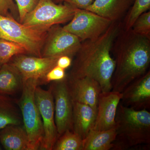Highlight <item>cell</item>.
Here are the masks:
<instances>
[{"mask_svg": "<svg viewBox=\"0 0 150 150\" xmlns=\"http://www.w3.org/2000/svg\"><path fill=\"white\" fill-rule=\"evenodd\" d=\"M97 111L89 105L74 102L73 131L84 139L93 128Z\"/></svg>", "mask_w": 150, "mask_h": 150, "instance_id": "2e32d148", "label": "cell"}, {"mask_svg": "<svg viewBox=\"0 0 150 150\" xmlns=\"http://www.w3.org/2000/svg\"><path fill=\"white\" fill-rule=\"evenodd\" d=\"M95 0H64L67 3L76 8L86 9L92 4Z\"/></svg>", "mask_w": 150, "mask_h": 150, "instance_id": "83f0119b", "label": "cell"}, {"mask_svg": "<svg viewBox=\"0 0 150 150\" xmlns=\"http://www.w3.org/2000/svg\"><path fill=\"white\" fill-rule=\"evenodd\" d=\"M116 136L112 150H126L150 145V112L118 105L115 118Z\"/></svg>", "mask_w": 150, "mask_h": 150, "instance_id": "3957f363", "label": "cell"}, {"mask_svg": "<svg viewBox=\"0 0 150 150\" xmlns=\"http://www.w3.org/2000/svg\"><path fill=\"white\" fill-rule=\"evenodd\" d=\"M1 150V146H0V150Z\"/></svg>", "mask_w": 150, "mask_h": 150, "instance_id": "4dcf8cb0", "label": "cell"}, {"mask_svg": "<svg viewBox=\"0 0 150 150\" xmlns=\"http://www.w3.org/2000/svg\"><path fill=\"white\" fill-rule=\"evenodd\" d=\"M0 130V142L6 150H31L26 131L20 125H10Z\"/></svg>", "mask_w": 150, "mask_h": 150, "instance_id": "e0dca14e", "label": "cell"}, {"mask_svg": "<svg viewBox=\"0 0 150 150\" xmlns=\"http://www.w3.org/2000/svg\"><path fill=\"white\" fill-rule=\"evenodd\" d=\"M131 30L135 33L150 39V11L146 12L137 19Z\"/></svg>", "mask_w": 150, "mask_h": 150, "instance_id": "cb8c5ba5", "label": "cell"}, {"mask_svg": "<svg viewBox=\"0 0 150 150\" xmlns=\"http://www.w3.org/2000/svg\"><path fill=\"white\" fill-rule=\"evenodd\" d=\"M21 54H28L21 45L0 38V66L7 64L14 56Z\"/></svg>", "mask_w": 150, "mask_h": 150, "instance_id": "7402d4cb", "label": "cell"}, {"mask_svg": "<svg viewBox=\"0 0 150 150\" xmlns=\"http://www.w3.org/2000/svg\"><path fill=\"white\" fill-rule=\"evenodd\" d=\"M1 66H0V68H1Z\"/></svg>", "mask_w": 150, "mask_h": 150, "instance_id": "1f68e13d", "label": "cell"}, {"mask_svg": "<svg viewBox=\"0 0 150 150\" xmlns=\"http://www.w3.org/2000/svg\"><path fill=\"white\" fill-rule=\"evenodd\" d=\"M66 76L65 69L56 65L47 73L42 80L38 82V85L41 82L48 83L50 82L62 80L66 77Z\"/></svg>", "mask_w": 150, "mask_h": 150, "instance_id": "484cf974", "label": "cell"}, {"mask_svg": "<svg viewBox=\"0 0 150 150\" xmlns=\"http://www.w3.org/2000/svg\"><path fill=\"white\" fill-rule=\"evenodd\" d=\"M150 0H135L134 4L126 15L123 25V28L127 30L140 15L149 10Z\"/></svg>", "mask_w": 150, "mask_h": 150, "instance_id": "603a6c76", "label": "cell"}, {"mask_svg": "<svg viewBox=\"0 0 150 150\" xmlns=\"http://www.w3.org/2000/svg\"><path fill=\"white\" fill-rule=\"evenodd\" d=\"M54 99L55 121L59 136L67 131H72L73 101L66 77L54 81L51 88Z\"/></svg>", "mask_w": 150, "mask_h": 150, "instance_id": "30bf717a", "label": "cell"}, {"mask_svg": "<svg viewBox=\"0 0 150 150\" xmlns=\"http://www.w3.org/2000/svg\"><path fill=\"white\" fill-rule=\"evenodd\" d=\"M122 93L112 91L100 94L95 122L92 130L104 131L115 128V118Z\"/></svg>", "mask_w": 150, "mask_h": 150, "instance_id": "7c38bea8", "label": "cell"}, {"mask_svg": "<svg viewBox=\"0 0 150 150\" xmlns=\"http://www.w3.org/2000/svg\"><path fill=\"white\" fill-rule=\"evenodd\" d=\"M81 41L76 35L68 32L60 25L50 28L41 51V56L55 57L67 56L74 57L80 47Z\"/></svg>", "mask_w": 150, "mask_h": 150, "instance_id": "ba28073f", "label": "cell"}, {"mask_svg": "<svg viewBox=\"0 0 150 150\" xmlns=\"http://www.w3.org/2000/svg\"><path fill=\"white\" fill-rule=\"evenodd\" d=\"M58 58L37 57L26 54L14 56L8 62L21 73L24 81L35 79L38 82L56 65Z\"/></svg>", "mask_w": 150, "mask_h": 150, "instance_id": "8fae6325", "label": "cell"}, {"mask_svg": "<svg viewBox=\"0 0 150 150\" xmlns=\"http://www.w3.org/2000/svg\"><path fill=\"white\" fill-rule=\"evenodd\" d=\"M22 118L10 99L0 94V130L10 125H21Z\"/></svg>", "mask_w": 150, "mask_h": 150, "instance_id": "ffe728a7", "label": "cell"}, {"mask_svg": "<svg viewBox=\"0 0 150 150\" xmlns=\"http://www.w3.org/2000/svg\"><path fill=\"white\" fill-rule=\"evenodd\" d=\"M53 1L56 4H60V3L64 2V0H53Z\"/></svg>", "mask_w": 150, "mask_h": 150, "instance_id": "f546056e", "label": "cell"}, {"mask_svg": "<svg viewBox=\"0 0 150 150\" xmlns=\"http://www.w3.org/2000/svg\"><path fill=\"white\" fill-rule=\"evenodd\" d=\"M120 103L136 110L149 109L150 70L132 82L124 89Z\"/></svg>", "mask_w": 150, "mask_h": 150, "instance_id": "4fadbf2b", "label": "cell"}, {"mask_svg": "<svg viewBox=\"0 0 150 150\" xmlns=\"http://www.w3.org/2000/svg\"><path fill=\"white\" fill-rule=\"evenodd\" d=\"M112 47L115 66L111 91L122 93L132 82L147 72L150 63V39L131 29L123 28Z\"/></svg>", "mask_w": 150, "mask_h": 150, "instance_id": "7a4b0ae2", "label": "cell"}, {"mask_svg": "<svg viewBox=\"0 0 150 150\" xmlns=\"http://www.w3.org/2000/svg\"><path fill=\"white\" fill-rule=\"evenodd\" d=\"M18 9L19 22L22 23L28 13L37 5L39 0H15Z\"/></svg>", "mask_w": 150, "mask_h": 150, "instance_id": "d4e9b609", "label": "cell"}, {"mask_svg": "<svg viewBox=\"0 0 150 150\" xmlns=\"http://www.w3.org/2000/svg\"><path fill=\"white\" fill-rule=\"evenodd\" d=\"M24 81L19 71L11 64L0 68V94L12 95L22 91Z\"/></svg>", "mask_w": 150, "mask_h": 150, "instance_id": "ac0fdd59", "label": "cell"}, {"mask_svg": "<svg viewBox=\"0 0 150 150\" xmlns=\"http://www.w3.org/2000/svg\"><path fill=\"white\" fill-rule=\"evenodd\" d=\"M66 79L73 101L87 105L97 111L98 97L102 92L98 82L88 77L70 78L66 76Z\"/></svg>", "mask_w": 150, "mask_h": 150, "instance_id": "5bb4252c", "label": "cell"}, {"mask_svg": "<svg viewBox=\"0 0 150 150\" xmlns=\"http://www.w3.org/2000/svg\"><path fill=\"white\" fill-rule=\"evenodd\" d=\"M64 3L58 4L53 0H39L22 23L38 30L48 31L54 25L67 23L73 18L77 8Z\"/></svg>", "mask_w": 150, "mask_h": 150, "instance_id": "8992f818", "label": "cell"}, {"mask_svg": "<svg viewBox=\"0 0 150 150\" xmlns=\"http://www.w3.org/2000/svg\"><path fill=\"white\" fill-rule=\"evenodd\" d=\"M10 12L15 16L18 13L17 6L13 0H0V14L8 16L11 15Z\"/></svg>", "mask_w": 150, "mask_h": 150, "instance_id": "4316f807", "label": "cell"}, {"mask_svg": "<svg viewBox=\"0 0 150 150\" xmlns=\"http://www.w3.org/2000/svg\"><path fill=\"white\" fill-rule=\"evenodd\" d=\"M83 139L74 131L67 130L59 136L53 150H83Z\"/></svg>", "mask_w": 150, "mask_h": 150, "instance_id": "44dd1931", "label": "cell"}, {"mask_svg": "<svg viewBox=\"0 0 150 150\" xmlns=\"http://www.w3.org/2000/svg\"><path fill=\"white\" fill-rule=\"evenodd\" d=\"M38 85L37 79L25 81L19 101L24 128L29 139L31 150L40 149L43 138V123L35 100V88Z\"/></svg>", "mask_w": 150, "mask_h": 150, "instance_id": "277c9868", "label": "cell"}, {"mask_svg": "<svg viewBox=\"0 0 150 150\" xmlns=\"http://www.w3.org/2000/svg\"><path fill=\"white\" fill-rule=\"evenodd\" d=\"M35 96L43 126V140L40 149L52 150L59 137L55 123L53 94L51 88L46 90L37 86L35 88Z\"/></svg>", "mask_w": 150, "mask_h": 150, "instance_id": "9c48e42d", "label": "cell"}, {"mask_svg": "<svg viewBox=\"0 0 150 150\" xmlns=\"http://www.w3.org/2000/svg\"><path fill=\"white\" fill-rule=\"evenodd\" d=\"M72 63V58L67 56H60L57 59L56 66L66 70L71 67Z\"/></svg>", "mask_w": 150, "mask_h": 150, "instance_id": "f1b7e54d", "label": "cell"}, {"mask_svg": "<svg viewBox=\"0 0 150 150\" xmlns=\"http://www.w3.org/2000/svg\"><path fill=\"white\" fill-rule=\"evenodd\" d=\"M123 28L121 22H113L99 37L82 41L75 55L71 70L67 76L88 77L98 82L102 92L111 91V80L115 66L111 51L116 38Z\"/></svg>", "mask_w": 150, "mask_h": 150, "instance_id": "6da1fadb", "label": "cell"}, {"mask_svg": "<svg viewBox=\"0 0 150 150\" xmlns=\"http://www.w3.org/2000/svg\"><path fill=\"white\" fill-rule=\"evenodd\" d=\"M112 22L90 11L77 8L73 18L63 28L77 36L82 42L99 37Z\"/></svg>", "mask_w": 150, "mask_h": 150, "instance_id": "52a82bcc", "label": "cell"}, {"mask_svg": "<svg viewBox=\"0 0 150 150\" xmlns=\"http://www.w3.org/2000/svg\"><path fill=\"white\" fill-rule=\"evenodd\" d=\"M47 33L18 22L11 15L0 14V38L21 45L28 55L42 57L41 51Z\"/></svg>", "mask_w": 150, "mask_h": 150, "instance_id": "5b68a950", "label": "cell"}, {"mask_svg": "<svg viewBox=\"0 0 150 150\" xmlns=\"http://www.w3.org/2000/svg\"><path fill=\"white\" fill-rule=\"evenodd\" d=\"M135 0H95L86 10L112 22H120L131 8Z\"/></svg>", "mask_w": 150, "mask_h": 150, "instance_id": "9a60e30c", "label": "cell"}, {"mask_svg": "<svg viewBox=\"0 0 150 150\" xmlns=\"http://www.w3.org/2000/svg\"><path fill=\"white\" fill-rule=\"evenodd\" d=\"M116 136L115 127L104 131L92 129L83 139V150L112 149Z\"/></svg>", "mask_w": 150, "mask_h": 150, "instance_id": "d6986e66", "label": "cell"}]
</instances>
